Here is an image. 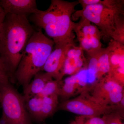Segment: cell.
Wrapping results in <instances>:
<instances>
[{
  "instance_id": "obj_14",
  "label": "cell",
  "mask_w": 124,
  "mask_h": 124,
  "mask_svg": "<svg viewBox=\"0 0 124 124\" xmlns=\"http://www.w3.org/2000/svg\"><path fill=\"white\" fill-rule=\"evenodd\" d=\"M108 47L109 50L110 72L118 67L124 66V45L112 39Z\"/></svg>"
},
{
  "instance_id": "obj_3",
  "label": "cell",
  "mask_w": 124,
  "mask_h": 124,
  "mask_svg": "<svg viewBox=\"0 0 124 124\" xmlns=\"http://www.w3.org/2000/svg\"><path fill=\"white\" fill-rule=\"evenodd\" d=\"M54 41L41 29L35 31L26 46L23 55L14 77V83L24 88L37 73L42 71L46 60L53 50Z\"/></svg>"
},
{
  "instance_id": "obj_23",
  "label": "cell",
  "mask_w": 124,
  "mask_h": 124,
  "mask_svg": "<svg viewBox=\"0 0 124 124\" xmlns=\"http://www.w3.org/2000/svg\"><path fill=\"white\" fill-rule=\"evenodd\" d=\"M10 83V79L8 72L0 58V85Z\"/></svg>"
},
{
  "instance_id": "obj_25",
  "label": "cell",
  "mask_w": 124,
  "mask_h": 124,
  "mask_svg": "<svg viewBox=\"0 0 124 124\" xmlns=\"http://www.w3.org/2000/svg\"><path fill=\"white\" fill-rule=\"evenodd\" d=\"M5 16L6 14L0 5V35L2 24H3Z\"/></svg>"
},
{
  "instance_id": "obj_18",
  "label": "cell",
  "mask_w": 124,
  "mask_h": 124,
  "mask_svg": "<svg viewBox=\"0 0 124 124\" xmlns=\"http://www.w3.org/2000/svg\"><path fill=\"white\" fill-rule=\"evenodd\" d=\"M60 81L53 79L49 81L46 83L42 91L36 96L41 98L53 95H58L59 97Z\"/></svg>"
},
{
  "instance_id": "obj_16",
  "label": "cell",
  "mask_w": 124,
  "mask_h": 124,
  "mask_svg": "<svg viewBox=\"0 0 124 124\" xmlns=\"http://www.w3.org/2000/svg\"><path fill=\"white\" fill-rule=\"evenodd\" d=\"M59 96L53 95L42 98L41 111V122L51 117L58 108Z\"/></svg>"
},
{
  "instance_id": "obj_9",
  "label": "cell",
  "mask_w": 124,
  "mask_h": 124,
  "mask_svg": "<svg viewBox=\"0 0 124 124\" xmlns=\"http://www.w3.org/2000/svg\"><path fill=\"white\" fill-rule=\"evenodd\" d=\"M75 35L64 40L55 43L53 51L47 59L42 71L50 74L54 80H62V69L68 50L75 44Z\"/></svg>"
},
{
  "instance_id": "obj_19",
  "label": "cell",
  "mask_w": 124,
  "mask_h": 124,
  "mask_svg": "<svg viewBox=\"0 0 124 124\" xmlns=\"http://www.w3.org/2000/svg\"><path fill=\"white\" fill-rule=\"evenodd\" d=\"M124 15H120L116 19L115 29L111 36L112 39L124 45Z\"/></svg>"
},
{
  "instance_id": "obj_2",
  "label": "cell",
  "mask_w": 124,
  "mask_h": 124,
  "mask_svg": "<svg viewBox=\"0 0 124 124\" xmlns=\"http://www.w3.org/2000/svg\"><path fill=\"white\" fill-rule=\"evenodd\" d=\"M78 1L52 0L49 8L39 11L32 16V20L37 26L45 30L54 43L74 35V22L72 15L76 11Z\"/></svg>"
},
{
  "instance_id": "obj_5",
  "label": "cell",
  "mask_w": 124,
  "mask_h": 124,
  "mask_svg": "<svg viewBox=\"0 0 124 124\" xmlns=\"http://www.w3.org/2000/svg\"><path fill=\"white\" fill-rule=\"evenodd\" d=\"M1 124H33L23 95L11 83L1 85Z\"/></svg>"
},
{
  "instance_id": "obj_27",
  "label": "cell",
  "mask_w": 124,
  "mask_h": 124,
  "mask_svg": "<svg viewBox=\"0 0 124 124\" xmlns=\"http://www.w3.org/2000/svg\"><path fill=\"white\" fill-rule=\"evenodd\" d=\"M69 124H77L76 122V121H75V120L71 122Z\"/></svg>"
},
{
  "instance_id": "obj_21",
  "label": "cell",
  "mask_w": 124,
  "mask_h": 124,
  "mask_svg": "<svg viewBox=\"0 0 124 124\" xmlns=\"http://www.w3.org/2000/svg\"><path fill=\"white\" fill-rule=\"evenodd\" d=\"M102 117L106 124H124V116L116 111L104 115Z\"/></svg>"
},
{
  "instance_id": "obj_24",
  "label": "cell",
  "mask_w": 124,
  "mask_h": 124,
  "mask_svg": "<svg viewBox=\"0 0 124 124\" xmlns=\"http://www.w3.org/2000/svg\"><path fill=\"white\" fill-rule=\"evenodd\" d=\"M101 0H79V4H80L82 9L85 8L89 6L97 4L101 2Z\"/></svg>"
},
{
  "instance_id": "obj_4",
  "label": "cell",
  "mask_w": 124,
  "mask_h": 124,
  "mask_svg": "<svg viewBox=\"0 0 124 124\" xmlns=\"http://www.w3.org/2000/svg\"><path fill=\"white\" fill-rule=\"evenodd\" d=\"M124 0H103L97 4L89 6L76 10L72 15V21L86 19L100 30L101 35L110 38L115 29L117 18L124 15Z\"/></svg>"
},
{
  "instance_id": "obj_7",
  "label": "cell",
  "mask_w": 124,
  "mask_h": 124,
  "mask_svg": "<svg viewBox=\"0 0 124 124\" xmlns=\"http://www.w3.org/2000/svg\"><path fill=\"white\" fill-rule=\"evenodd\" d=\"M92 91V96L105 106L117 105L124 97V85L108 74L96 82Z\"/></svg>"
},
{
  "instance_id": "obj_15",
  "label": "cell",
  "mask_w": 124,
  "mask_h": 124,
  "mask_svg": "<svg viewBox=\"0 0 124 124\" xmlns=\"http://www.w3.org/2000/svg\"><path fill=\"white\" fill-rule=\"evenodd\" d=\"M110 70L109 50L108 46L102 48L98 53L95 74L97 81L108 74Z\"/></svg>"
},
{
  "instance_id": "obj_20",
  "label": "cell",
  "mask_w": 124,
  "mask_h": 124,
  "mask_svg": "<svg viewBox=\"0 0 124 124\" xmlns=\"http://www.w3.org/2000/svg\"><path fill=\"white\" fill-rule=\"evenodd\" d=\"M75 121L77 124H106L100 116H78Z\"/></svg>"
},
{
  "instance_id": "obj_12",
  "label": "cell",
  "mask_w": 124,
  "mask_h": 124,
  "mask_svg": "<svg viewBox=\"0 0 124 124\" xmlns=\"http://www.w3.org/2000/svg\"><path fill=\"white\" fill-rule=\"evenodd\" d=\"M0 5L5 14L26 16L37 13L36 0H1Z\"/></svg>"
},
{
  "instance_id": "obj_22",
  "label": "cell",
  "mask_w": 124,
  "mask_h": 124,
  "mask_svg": "<svg viewBox=\"0 0 124 124\" xmlns=\"http://www.w3.org/2000/svg\"><path fill=\"white\" fill-rule=\"evenodd\" d=\"M108 74L121 84L124 85V66L118 67Z\"/></svg>"
},
{
  "instance_id": "obj_26",
  "label": "cell",
  "mask_w": 124,
  "mask_h": 124,
  "mask_svg": "<svg viewBox=\"0 0 124 124\" xmlns=\"http://www.w3.org/2000/svg\"><path fill=\"white\" fill-rule=\"evenodd\" d=\"M1 96H2V94H1V86L0 85V103L1 101Z\"/></svg>"
},
{
  "instance_id": "obj_6",
  "label": "cell",
  "mask_w": 124,
  "mask_h": 124,
  "mask_svg": "<svg viewBox=\"0 0 124 124\" xmlns=\"http://www.w3.org/2000/svg\"><path fill=\"white\" fill-rule=\"evenodd\" d=\"M58 109L78 116H100L116 111V105L105 106L97 101L88 91H84L73 99L63 101L59 104Z\"/></svg>"
},
{
  "instance_id": "obj_11",
  "label": "cell",
  "mask_w": 124,
  "mask_h": 124,
  "mask_svg": "<svg viewBox=\"0 0 124 124\" xmlns=\"http://www.w3.org/2000/svg\"><path fill=\"white\" fill-rule=\"evenodd\" d=\"M86 69L87 60L84 51L80 46L73 45L67 52L62 69V78L66 75H73Z\"/></svg>"
},
{
  "instance_id": "obj_13",
  "label": "cell",
  "mask_w": 124,
  "mask_h": 124,
  "mask_svg": "<svg viewBox=\"0 0 124 124\" xmlns=\"http://www.w3.org/2000/svg\"><path fill=\"white\" fill-rule=\"evenodd\" d=\"M33 78L32 80L23 88V96L24 101L39 94L46 83L53 79L50 74L42 71L37 73Z\"/></svg>"
},
{
  "instance_id": "obj_1",
  "label": "cell",
  "mask_w": 124,
  "mask_h": 124,
  "mask_svg": "<svg viewBox=\"0 0 124 124\" xmlns=\"http://www.w3.org/2000/svg\"><path fill=\"white\" fill-rule=\"evenodd\" d=\"M35 31L26 16L6 15L0 35V58L14 83L24 49Z\"/></svg>"
},
{
  "instance_id": "obj_17",
  "label": "cell",
  "mask_w": 124,
  "mask_h": 124,
  "mask_svg": "<svg viewBox=\"0 0 124 124\" xmlns=\"http://www.w3.org/2000/svg\"><path fill=\"white\" fill-rule=\"evenodd\" d=\"M24 101L27 110L32 120L38 123H42L41 121L42 98L37 96H34Z\"/></svg>"
},
{
  "instance_id": "obj_10",
  "label": "cell",
  "mask_w": 124,
  "mask_h": 124,
  "mask_svg": "<svg viewBox=\"0 0 124 124\" xmlns=\"http://www.w3.org/2000/svg\"><path fill=\"white\" fill-rule=\"evenodd\" d=\"M87 76V71L83 70L76 75L67 78L63 81H61L59 96L67 100L77 93L87 91L88 89Z\"/></svg>"
},
{
  "instance_id": "obj_28",
  "label": "cell",
  "mask_w": 124,
  "mask_h": 124,
  "mask_svg": "<svg viewBox=\"0 0 124 124\" xmlns=\"http://www.w3.org/2000/svg\"><path fill=\"white\" fill-rule=\"evenodd\" d=\"M0 124H1V123L0 120Z\"/></svg>"
},
{
  "instance_id": "obj_8",
  "label": "cell",
  "mask_w": 124,
  "mask_h": 124,
  "mask_svg": "<svg viewBox=\"0 0 124 124\" xmlns=\"http://www.w3.org/2000/svg\"><path fill=\"white\" fill-rule=\"evenodd\" d=\"M78 22H74L73 31L76 35L79 46L87 55L98 52L102 48L101 34L94 24L84 18H80Z\"/></svg>"
}]
</instances>
